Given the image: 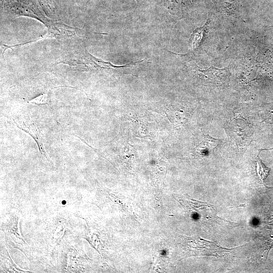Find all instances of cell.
<instances>
[{
	"label": "cell",
	"mask_w": 273,
	"mask_h": 273,
	"mask_svg": "<svg viewBox=\"0 0 273 273\" xmlns=\"http://www.w3.org/2000/svg\"><path fill=\"white\" fill-rule=\"evenodd\" d=\"M256 169L260 179L263 183L264 180L269 175L270 168L266 167L259 157H258Z\"/></svg>",
	"instance_id": "obj_4"
},
{
	"label": "cell",
	"mask_w": 273,
	"mask_h": 273,
	"mask_svg": "<svg viewBox=\"0 0 273 273\" xmlns=\"http://www.w3.org/2000/svg\"><path fill=\"white\" fill-rule=\"evenodd\" d=\"M137 1H139V0H136Z\"/></svg>",
	"instance_id": "obj_5"
},
{
	"label": "cell",
	"mask_w": 273,
	"mask_h": 273,
	"mask_svg": "<svg viewBox=\"0 0 273 273\" xmlns=\"http://www.w3.org/2000/svg\"><path fill=\"white\" fill-rule=\"evenodd\" d=\"M221 142V140L213 138L208 134L207 135H203L202 141L199 144L198 149L202 153L209 154Z\"/></svg>",
	"instance_id": "obj_3"
},
{
	"label": "cell",
	"mask_w": 273,
	"mask_h": 273,
	"mask_svg": "<svg viewBox=\"0 0 273 273\" xmlns=\"http://www.w3.org/2000/svg\"><path fill=\"white\" fill-rule=\"evenodd\" d=\"M208 23L209 19H208L204 25L197 28L193 32L189 40V47L191 51H197L202 44L205 30Z\"/></svg>",
	"instance_id": "obj_1"
},
{
	"label": "cell",
	"mask_w": 273,
	"mask_h": 273,
	"mask_svg": "<svg viewBox=\"0 0 273 273\" xmlns=\"http://www.w3.org/2000/svg\"><path fill=\"white\" fill-rule=\"evenodd\" d=\"M199 71L208 76L209 79L218 82H225L229 76L228 68L217 69L211 66L206 70H199Z\"/></svg>",
	"instance_id": "obj_2"
}]
</instances>
